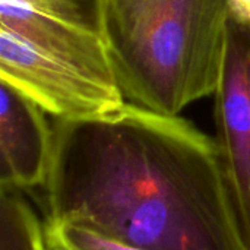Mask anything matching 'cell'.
<instances>
[{
    "mask_svg": "<svg viewBox=\"0 0 250 250\" xmlns=\"http://www.w3.org/2000/svg\"><path fill=\"white\" fill-rule=\"evenodd\" d=\"M47 221L145 250H250L214 138L126 103L54 119Z\"/></svg>",
    "mask_w": 250,
    "mask_h": 250,
    "instance_id": "obj_1",
    "label": "cell"
},
{
    "mask_svg": "<svg viewBox=\"0 0 250 250\" xmlns=\"http://www.w3.org/2000/svg\"><path fill=\"white\" fill-rule=\"evenodd\" d=\"M110 62L129 104L179 116L215 94L229 0H105Z\"/></svg>",
    "mask_w": 250,
    "mask_h": 250,
    "instance_id": "obj_2",
    "label": "cell"
},
{
    "mask_svg": "<svg viewBox=\"0 0 250 250\" xmlns=\"http://www.w3.org/2000/svg\"><path fill=\"white\" fill-rule=\"evenodd\" d=\"M0 81L59 120L120 110L127 101L110 56L28 40L0 28Z\"/></svg>",
    "mask_w": 250,
    "mask_h": 250,
    "instance_id": "obj_3",
    "label": "cell"
},
{
    "mask_svg": "<svg viewBox=\"0 0 250 250\" xmlns=\"http://www.w3.org/2000/svg\"><path fill=\"white\" fill-rule=\"evenodd\" d=\"M214 95L215 141L250 246V23L233 16L229 19L226 56Z\"/></svg>",
    "mask_w": 250,
    "mask_h": 250,
    "instance_id": "obj_4",
    "label": "cell"
},
{
    "mask_svg": "<svg viewBox=\"0 0 250 250\" xmlns=\"http://www.w3.org/2000/svg\"><path fill=\"white\" fill-rule=\"evenodd\" d=\"M45 111L0 81V189L44 188L53 154V126Z\"/></svg>",
    "mask_w": 250,
    "mask_h": 250,
    "instance_id": "obj_5",
    "label": "cell"
},
{
    "mask_svg": "<svg viewBox=\"0 0 250 250\" xmlns=\"http://www.w3.org/2000/svg\"><path fill=\"white\" fill-rule=\"evenodd\" d=\"M0 26L67 45L107 48L104 0H0Z\"/></svg>",
    "mask_w": 250,
    "mask_h": 250,
    "instance_id": "obj_6",
    "label": "cell"
},
{
    "mask_svg": "<svg viewBox=\"0 0 250 250\" xmlns=\"http://www.w3.org/2000/svg\"><path fill=\"white\" fill-rule=\"evenodd\" d=\"M0 250H47L44 223L22 192L0 189Z\"/></svg>",
    "mask_w": 250,
    "mask_h": 250,
    "instance_id": "obj_7",
    "label": "cell"
},
{
    "mask_svg": "<svg viewBox=\"0 0 250 250\" xmlns=\"http://www.w3.org/2000/svg\"><path fill=\"white\" fill-rule=\"evenodd\" d=\"M44 234L47 250H145L107 239L89 229L44 221Z\"/></svg>",
    "mask_w": 250,
    "mask_h": 250,
    "instance_id": "obj_8",
    "label": "cell"
},
{
    "mask_svg": "<svg viewBox=\"0 0 250 250\" xmlns=\"http://www.w3.org/2000/svg\"><path fill=\"white\" fill-rule=\"evenodd\" d=\"M230 16L250 23V0H229Z\"/></svg>",
    "mask_w": 250,
    "mask_h": 250,
    "instance_id": "obj_9",
    "label": "cell"
},
{
    "mask_svg": "<svg viewBox=\"0 0 250 250\" xmlns=\"http://www.w3.org/2000/svg\"><path fill=\"white\" fill-rule=\"evenodd\" d=\"M104 1H105V0H104Z\"/></svg>",
    "mask_w": 250,
    "mask_h": 250,
    "instance_id": "obj_10",
    "label": "cell"
}]
</instances>
